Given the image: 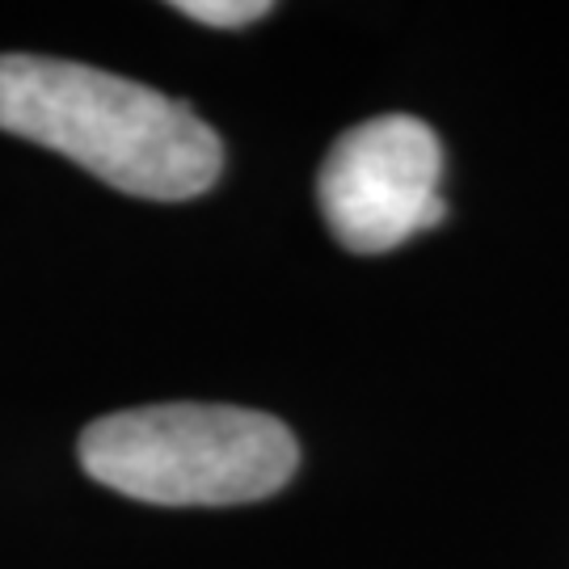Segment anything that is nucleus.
I'll return each mask as SVG.
<instances>
[{"label":"nucleus","instance_id":"nucleus-1","mask_svg":"<svg viewBox=\"0 0 569 569\" xmlns=\"http://www.w3.org/2000/svg\"><path fill=\"white\" fill-rule=\"evenodd\" d=\"M0 131L42 143L136 199L182 203L224 169L220 136L186 102L89 63L0 56Z\"/></svg>","mask_w":569,"mask_h":569},{"label":"nucleus","instance_id":"nucleus-2","mask_svg":"<svg viewBox=\"0 0 569 569\" xmlns=\"http://www.w3.org/2000/svg\"><path fill=\"white\" fill-rule=\"evenodd\" d=\"M296 435L258 409L143 406L106 413L81 435L98 486L152 507H241L296 477Z\"/></svg>","mask_w":569,"mask_h":569},{"label":"nucleus","instance_id":"nucleus-3","mask_svg":"<svg viewBox=\"0 0 569 569\" xmlns=\"http://www.w3.org/2000/svg\"><path fill=\"white\" fill-rule=\"evenodd\" d=\"M443 148L413 114H380L350 127L329 148L317 203L329 232L350 253H388L409 237L443 224L439 194Z\"/></svg>","mask_w":569,"mask_h":569},{"label":"nucleus","instance_id":"nucleus-4","mask_svg":"<svg viewBox=\"0 0 569 569\" xmlns=\"http://www.w3.org/2000/svg\"><path fill=\"white\" fill-rule=\"evenodd\" d=\"M178 13H186L190 21H203V26H249V21H258L270 13V4L266 0H182V4H173Z\"/></svg>","mask_w":569,"mask_h":569}]
</instances>
